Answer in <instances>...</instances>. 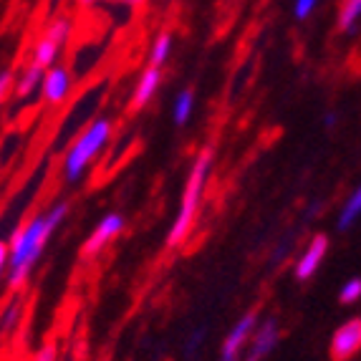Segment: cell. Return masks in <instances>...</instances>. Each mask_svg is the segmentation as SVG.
<instances>
[{"label": "cell", "mask_w": 361, "mask_h": 361, "mask_svg": "<svg viewBox=\"0 0 361 361\" xmlns=\"http://www.w3.org/2000/svg\"><path fill=\"white\" fill-rule=\"evenodd\" d=\"M68 215V202H56L49 210H43L41 215H36L33 220L25 223V228L16 230L11 238V260H8V286L13 290H18L25 283V278L30 276V271L36 268L38 258L43 255L49 240L54 238V233L59 230V225L66 220Z\"/></svg>", "instance_id": "cell-1"}, {"label": "cell", "mask_w": 361, "mask_h": 361, "mask_svg": "<svg viewBox=\"0 0 361 361\" xmlns=\"http://www.w3.org/2000/svg\"><path fill=\"white\" fill-rule=\"evenodd\" d=\"M212 157H215L212 147H205V149L195 157V162H192V167H190V175H187V182H185V190H182L180 210H177V215H175V223L169 225L167 247L182 245L185 238L190 235V230H192L200 202H202V195H205L207 180H210V172H212Z\"/></svg>", "instance_id": "cell-2"}, {"label": "cell", "mask_w": 361, "mask_h": 361, "mask_svg": "<svg viewBox=\"0 0 361 361\" xmlns=\"http://www.w3.org/2000/svg\"><path fill=\"white\" fill-rule=\"evenodd\" d=\"M111 139V121L106 116H99L89 124L84 134H78L76 142L68 147L66 157H63V180L66 182H78L86 175V169L91 167V162L102 154V149L109 145Z\"/></svg>", "instance_id": "cell-3"}, {"label": "cell", "mask_w": 361, "mask_h": 361, "mask_svg": "<svg viewBox=\"0 0 361 361\" xmlns=\"http://www.w3.org/2000/svg\"><path fill=\"white\" fill-rule=\"evenodd\" d=\"M68 38H71V20L63 18V16L56 18V20H51L49 28L43 30L41 38H38V43L33 46V56H30V61L38 63V66H43V68L56 66V59H59V54L68 43Z\"/></svg>", "instance_id": "cell-4"}, {"label": "cell", "mask_w": 361, "mask_h": 361, "mask_svg": "<svg viewBox=\"0 0 361 361\" xmlns=\"http://www.w3.org/2000/svg\"><path fill=\"white\" fill-rule=\"evenodd\" d=\"M124 225H127V220H124V215H119V212H109V215H104L102 220H99L97 228H94V233L86 238L84 247H81V258L84 260L99 258V255L106 250L109 243H114L116 238L124 233Z\"/></svg>", "instance_id": "cell-5"}, {"label": "cell", "mask_w": 361, "mask_h": 361, "mask_svg": "<svg viewBox=\"0 0 361 361\" xmlns=\"http://www.w3.org/2000/svg\"><path fill=\"white\" fill-rule=\"evenodd\" d=\"M260 324V313L255 311H247L243 319H238V324L233 326L228 331L223 341V351H220V361H240L243 359V351H245L247 341L253 336V331L258 329Z\"/></svg>", "instance_id": "cell-6"}, {"label": "cell", "mask_w": 361, "mask_h": 361, "mask_svg": "<svg viewBox=\"0 0 361 361\" xmlns=\"http://www.w3.org/2000/svg\"><path fill=\"white\" fill-rule=\"evenodd\" d=\"M281 341V326H278V319H263L258 324V329L253 331L250 341H247L245 351H243L240 361H265L273 354V349Z\"/></svg>", "instance_id": "cell-7"}, {"label": "cell", "mask_w": 361, "mask_h": 361, "mask_svg": "<svg viewBox=\"0 0 361 361\" xmlns=\"http://www.w3.org/2000/svg\"><path fill=\"white\" fill-rule=\"evenodd\" d=\"M331 359L334 361H349L361 351V319H349L338 326L331 336Z\"/></svg>", "instance_id": "cell-8"}, {"label": "cell", "mask_w": 361, "mask_h": 361, "mask_svg": "<svg viewBox=\"0 0 361 361\" xmlns=\"http://www.w3.org/2000/svg\"><path fill=\"white\" fill-rule=\"evenodd\" d=\"M326 253H329V238L326 235H313L311 243L303 247V253L295 260V268H293L295 278L298 281H308V278L316 276V271L324 265Z\"/></svg>", "instance_id": "cell-9"}, {"label": "cell", "mask_w": 361, "mask_h": 361, "mask_svg": "<svg viewBox=\"0 0 361 361\" xmlns=\"http://www.w3.org/2000/svg\"><path fill=\"white\" fill-rule=\"evenodd\" d=\"M43 99L46 104L56 106V104H63L71 91V73H68L66 66H51L46 68V76H43Z\"/></svg>", "instance_id": "cell-10"}, {"label": "cell", "mask_w": 361, "mask_h": 361, "mask_svg": "<svg viewBox=\"0 0 361 361\" xmlns=\"http://www.w3.org/2000/svg\"><path fill=\"white\" fill-rule=\"evenodd\" d=\"M43 76H46V68L38 66V63H33V61H28V63L20 68V76L13 81V97L20 99V102L30 99L36 91H41Z\"/></svg>", "instance_id": "cell-11"}, {"label": "cell", "mask_w": 361, "mask_h": 361, "mask_svg": "<svg viewBox=\"0 0 361 361\" xmlns=\"http://www.w3.org/2000/svg\"><path fill=\"white\" fill-rule=\"evenodd\" d=\"M159 84H162V68L147 66L145 71H142V76H139L137 86H134V94H132V109L134 111L145 109L147 104L154 99Z\"/></svg>", "instance_id": "cell-12"}, {"label": "cell", "mask_w": 361, "mask_h": 361, "mask_svg": "<svg viewBox=\"0 0 361 361\" xmlns=\"http://www.w3.org/2000/svg\"><path fill=\"white\" fill-rule=\"evenodd\" d=\"M23 313H25L23 295H16V298L0 311V338H8L18 331L20 321H23Z\"/></svg>", "instance_id": "cell-13"}, {"label": "cell", "mask_w": 361, "mask_h": 361, "mask_svg": "<svg viewBox=\"0 0 361 361\" xmlns=\"http://www.w3.org/2000/svg\"><path fill=\"white\" fill-rule=\"evenodd\" d=\"M195 111V91L192 89H182L177 94L175 104H172V119H175L177 127H185L190 116Z\"/></svg>", "instance_id": "cell-14"}, {"label": "cell", "mask_w": 361, "mask_h": 361, "mask_svg": "<svg viewBox=\"0 0 361 361\" xmlns=\"http://www.w3.org/2000/svg\"><path fill=\"white\" fill-rule=\"evenodd\" d=\"M361 217V185L346 197L341 212H338V230H349Z\"/></svg>", "instance_id": "cell-15"}, {"label": "cell", "mask_w": 361, "mask_h": 361, "mask_svg": "<svg viewBox=\"0 0 361 361\" xmlns=\"http://www.w3.org/2000/svg\"><path fill=\"white\" fill-rule=\"evenodd\" d=\"M361 23V0H343L338 11V30L341 33H354Z\"/></svg>", "instance_id": "cell-16"}, {"label": "cell", "mask_w": 361, "mask_h": 361, "mask_svg": "<svg viewBox=\"0 0 361 361\" xmlns=\"http://www.w3.org/2000/svg\"><path fill=\"white\" fill-rule=\"evenodd\" d=\"M169 56H172V36H169V33H159L149 49V66L164 68Z\"/></svg>", "instance_id": "cell-17"}, {"label": "cell", "mask_w": 361, "mask_h": 361, "mask_svg": "<svg viewBox=\"0 0 361 361\" xmlns=\"http://www.w3.org/2000/svg\"><path fill=\"white\" fill-rule=\"evenodd\" d=\"M338 298H341V303H356L361 298V278H351V281H346L341 288V293H338Z\"/></svg>", "instance_id": "cell-18"}, {"label": "cell", "mask_w": 361, "mask_h": 361, "mask_svg": "<svg viewBox=\"0 0 361 361\" xmlns=\"http://www.w3.org/2000/svg\"><path fill=\"white\" fill-rule=\"evenodd\" d=\"M316 6H319V0H295V3H293V16H295V20L311 18V13L316 11Z\"/></svg>", "instance_id": "cell-19"}, {"label": "cell", "mask_w": 361, "mask_h": 361, "mask_svg": "<svg viewBox=\"0 0 361 361\" xmlns=\"http://www.w3.org/2000/svg\"><path fill=\"white\" fill-rule=\"evenodd\" d=\"M202 341H205V329H195V331L187 336V346H185L187 359H192V356L197 354L200 343H202Z\"/></svg>", "instance_id": "cell-20"}, {"label": "cell", "mask_w": 361, "mask_h": 361, "mask_svg": "<svg viewBox=\"0 0 361 361\" xmlns=\"http://www.w3.org/2000/svg\"><path fill=\"white\" fill-rule=\"evenodd\" d=\"M290 247H293V235H288V238H286V240H281V243H278L276 253L271 255V265H273V268H276V265H281V260H286V258H288Z\"/></svg>", "instance_id": "cell-21"}, {"label": "cell", "mask_w": 361, "mask_h": 361, "mask_svg": "<svg viewBox=\"0 0 361 361\" xmlns=\"http://www.w3.org/2000/svg\"><path fill=\"white\" fill-rule=\"evenodd\" d=\"M84 8H94V6H102V3H114V6H124V8H137L142 6L145 0H78Z\"/></svg>", "instance_id": "cell-22"}, {"label": "cell", "mask_w": 361, "mask_h": 361, "mask_svg": "<svg viewBox=\"0 0 361 361\" xmlns=\"http://www.w3.org/2000/svg\"><path fill=\"white\" fill-rule=\"evenodd\" d=\"M13 81H16L13 71H0V106H3V102H6L8 91H13Z\"/></svg>", "instance_id": "cell-23"}, {"label": "cell", "mask_w": 361, "mask_h": 361, "mask_svg": "<svg viewBox=\"0 0 361 361\" xmlns=\"http://www.w3.org/2000/svg\"><path fill=\"white\" fill-rule=\"evenodd\" d=\"M33 361H59V349H56L54 343H46V346L36 354V359Z\"/></svg>", "instance_id": "cell-24"}, {"label": "cell", "mask_w": 361, "mask_h": 361, "mask_svg": "<svg viewBox=\"0 0 361 361\" xmlns=\"http://www.w3.org/2000/svg\"><path fill=\"white\" fill-rule=\"evenodd\" d=\"M8 260H11V245L0 240V278L8 273Z\"/></svg>", "instance_id": "cell-25"}, {"label": "cell", "mask_w": 361, "mask_h": 361, "mask_svg": "<svg viewBox=\"0 0 361 361\" xmlns=\"http://www.w3.org/2000/svg\"><path fill=\"white\" fill-rule=\"evenodd\" d=\"M334 121H336V114H326V127H334Z\"/></svg>", "instance_id": "cell-26"}]
</instances>
